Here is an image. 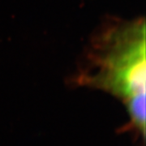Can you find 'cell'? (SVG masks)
Listing matches in <instances>:
<instances>
[{"mask_svg":"<svg viewBox=\"0 0 146 146\" xmlns=\"http://www.w3.org/2000/svg\"><path fill=\"white\" fill-rule=\"evenodd\" d=\"M75 84L100 89L124 104L145 94V21L112 20L93 37Z\"/></svg>","mask_w":146,"mask_h":146,"instance_id":"obj_1","label":"cell"},{"mask_svg":"<svg viewBox=\"0 0 146 146\" xmlns=\"http://www.w3.org/2000/svg\"><path fill=\"white\" fill-rule=\"evenodd\" d=\"M127 115L128 123L120 128L119 132L133 133L135 140L145 141V94L136 96L124 103Z\"/></svg>","mask_w":146,"mask_h":146,"instance_id":"obj_2","label":"cell"}]
</instances>
